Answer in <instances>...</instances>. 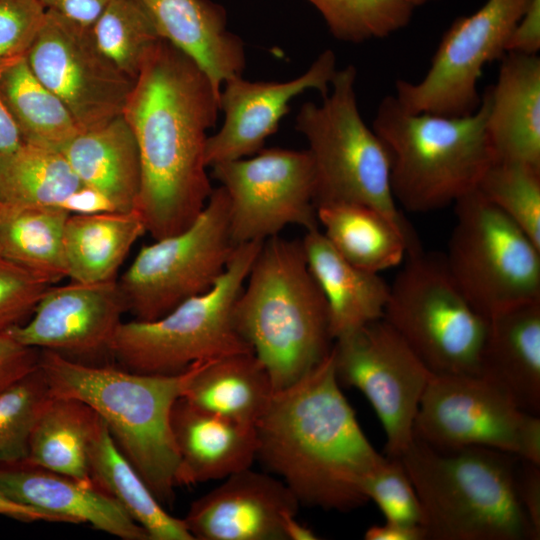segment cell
Returning a JSON list of instances; mask_svg holds the SVG:
<instances>
[{"label":"cell","instance_id":"cell-1","mask_svg":"<svg viewBox=\"0 0 540 540\" xmlns=\"http://www.w3.org/2000/svg\"><path fill=\"white\" fill-rule=\"evenodd\" d=\"M220 91L186 54L162 39L149 53L123 110L138 145L136 210L155 239L186 229L213 188L205 157Z\"/></svg>","mask_w":540,"mask_h":540},{"label":"cell","instance_id":"cell-2","mask_svg":"<svg viewBox=\"0 0 540 540\" xmlns=\"http://www.w3.org/2000/svg\"><path fill=\"white\" fill-rule=\"evenodd\" d=\"M255 427L257 459L300 504L348 512L369 501L365 484L385 456L343 395L332 350L301 379L274 391Z\"/></svg>","mask_w":540,"mask_h":540},{"label":"cell","instance_id":"cell-3","mask_svg":"<svg viewBox=\"0 0 540 540\" xmlns=\"http://www.w3.org/2000/svg\"><path fill=\"white\" fill-rule=\"evenodd\" d=\"M198 362L177 374H145L97 366L40 350L39 367L51 395L87 404L158 501L170 503L179 486V456L171 412Z\"/></svg>","mask_w":540,"mask_h":540},{"label":"cell","instance_id":"cell-4","mask_svg":"<svg viewBox=\"0 0 540 540\" xmlns=\"http://www.w3.org/2000/svg\"><path fill=\"white\" fill-rule=\"evenodd\" d=\"M238 334L265 366L274 391L286 388L331 352L328 309L301 241L264 240L233 308Z\"/></svg>","mask_w":540,"mask_h":540},{"label":"cell","instance_id":"cell-5","mask_svg":"<svg viewBox=\"0 0 540 540\" xmlns=\"http://www.w3.org/2000/svg\"><path fill=\"white\" fill-rule=\"evenodd\" d=\"M426 540H538L515 490L518 458L491 448L439 450L414 438L399 457Z\"/></svg>","mask_w":540,"mask_h":540},{"label":"cell","instance_id":"cell-6","mask_svg":"<svg viewBox=\"0 0 540 540\" xmlns=\"http://www.w3.org/2000/svg\"><path fill=\"white\" fill-rule=\"evenodd\" d=\"M488 111L486 90L477 110L459 117L412 113L394 95L384 97L372 129L389 154L395 201L412 212H429L477 189L495 161Z\"/></svg>","mask_w":540,"mask_h":540},{"label":"cell","instance_id":"cell-7","mask_svg":"<svg viewBox=\"0 0 540 540\" xmlns=\"http://www.w3.org/2000/svg\"><path fill=\"white\" fill-rule=\"evenodd\" d=\"M263 242L237 245L209 290L186 299L162 317L122 321L110 354L127 370L168 375L181 373L196 362L253 353L234 326L233 308Z\"/></svg>","mask_w":540,"mask_h":540},{"label":"cell","instance_id":"cell-8","mask_svg":"<svg viewBox=\"0 0 540 540\" xmlns=\"http://www.w3.org/2000/svg\"><path fill=\"white\" fill-rule=\"evenodd\" d=\"M353 65L337 70L321 104L304 103L295 120L307 140L315 175V207L356 203L406 222L394 199L388 151L358 109Z\"/></svg>","mask_w":540,"mask_h":540},{"label":"cell","instance_id":"cell-9","mask_svg":"<svg viewBox=\"0 0 540 540\" xmlns=\"http://www.w3.org/2000/svg\"><path fill=\"white\" fill-rule=\"evenodd\" d=\"M383 319L434 375H478L489 319L451 276L444 256L407 254Z\"/></svg>","mask_w":540,"mask_h":540},{"label":"cell","instance_id":"cell-10","mask_svg":"<svg viewBox=\"0 0 540 540\" xmlns=\"http://www.w3.org/2000/svg\"><path fill=\"white\" fill-rule=\"evenodd\" d=\"M445 258L468 301L488 319L540 301V246L477 189L454 203Z\"/></svg>","mask_w":540,"mask_h":540},{"label":"cell","instance_id":"cell-11","mask_svg":"<svg viewBox=\"0 0 540 540\" xmlns=\"http://www.w3.org/2000/svg\"><path fill=\"white\" fill-rule=\"evenodd\" d=\"M236 246L228 197L220 186L186 229L139 250L118 280L127 312L135 320H155L206 292L226 269Z\"/></svg>","mask_w":540,"mask_h":540},{"label":"cell","instance_id":"cell-12","mask_svg":"<svg viewBox=\"0 0 540 540\" xmlns=\"http://www.w3.org/2000/svg\"><path fill=\"white\" fill-rule=\"evenodd\" d=\"M413 435L439 450L486 447L540 464V417L479 375H433Z\"/></svg>","mask_w":540,"mask_h":540},{"label":"cell","instance_id":"cell-13","mask_svg":"<svg viewBox=\"0 0 540 540\" xmlns=\"http://www.w3.org/2000/svg\"><path fill=\"white\" fill-rule=\"evenodd\" d=\"M530 0H487L444 32L422 80H397L399 103L412 113L466 116L477 110L486 64L507 53L508 38Z\"/></svg>","mask_w":540,"mask_h":540},{"label":"cell","instance_id":"cell-14","mask_svg":"<svg viewBox=\"0 0 540 540\" xmlns=\"http://www.w3.org/2000/svg\"><path fill=\"white\" fill-rule=\"evenodd\" d=\"M339 384L361 391L386 435V457L399 458L414 440L413 426L433 373L382 318L334 340Z\"/></svg>","mask_w":540,"mask_h":540},{"label":"cell","instance_id":"cell-15","mask_svg":"<svg viewBox=\"0 0 540 540\" xmlns=\"http://www.w3.org/2000/svg\"><path fill=\"white\" fill-rule=\"evenodd\" d=\"M211 167L228 197L235 245L264 241L288 225L306 231L318 228L314 166L308 150L262 148L252 156Z\"/></svg>","mask_w":540,"mask_h":540},{"label":"cell","instance_id":"cell-16","mask_svg":"<svg viewBox=\"0 0 540 540\" xmlns=\"http://www.w3.org/2000/svg\"><path fill=\"white\" fill-rule=\"evenodd\" d=\"M25 58L36 78L65 105L81 132L123 114L134 80L100 51L91 27L46 10Z\"/></svg>","mask_w":540,"mask_h":540},{"label":"cell","instance_id":"cell-17","mask_svg":"<svg viewBox=\"0 0 540 540\" xmlns=\"http://www.w3.org/2000/svg\"><path fill=\"white\" fill-rule=\"evenodd\" d=\"M127 312L118 281L48 287L29 321L8 329L20 344L64 356L110 353Z\"/></svg>","mask_w":540,"mask_h":540},{"label":"cell","instance_id":"cell-18","mask_svg":"<svg viewBox=\"0 0 540 540\" xmlns=\"http://www.w3.org/2000/svg\"><path fill=\"white\" fill-rule=\"evenodd\" d=\"M336 71V56L328 49L305 73L289 81L251 82L242 75L225 80L219 95V109L224 112L225 120L221 129L207 138V165L259 152L288 114L290 101L309 89L325 96Z\"/></svg>","mask_w":540,"mask_h":540},{"label":"cell","instance_id":"cell-19","mask_svg":"<svg viewBox=\"0 0 540 540\" xmlns=\"http://www.w3.org/2000/svg\"><path fill=\"white\" fill-rule=\"evenodd\" d=\"M223 480L183 518L193 540H286L300 503L281 479L248 468Z\"/></svg>","mask_w":540,"mask_h":540},{"label":"cell","instance_id":"cell-20","mask_svg":"<svg viewBox=\"0 0 540 540\" xmlns=\"http://www.w3.org/2000/svg\"><path fill=\"white\" fill-rule=\"evenodd\" d=\"M0 492L60 523H87L123 540H149L145 530L93 481L85 482L25 462L0 465Z\"/></svg>","mask_w":540,"mask_h":540},{"label":"cell","instance_id":"cell-21","mask_svg":"<svg viewBox=\"0 0 540 540\" xmlns=\"http://www.w3.org/2000/svg\"><path fill=\"white\" fill-rule=\"evenodd\" d=\"M179 456L178 483L190 485L251 468L257 459L256 427L198 408L180 397L171 412Z\"/></svg>","mask_w":540,"mask_h":540},{"label":"cell","instance_id":"cell-22","mask_svg":"<svg viewBox=\"0 0 540 540\" xmlns=\"http://www.w3.org/2000/svg\"><path fill=\"white\" fill-rule=\"evenodd\" d=\"M485 90L487 134L495 161L540 168L539 56L507 52L496 83Z\"/></svg>","mask_w":540,"mask_h":540},{"label":"cell","instance_id":"cell-23","mask_svg":"<svg viewBox=\"0 0 540 540\" xmlns=\"http://www.w3.org/2000/svg\"><path fill=\"white\" fill-rule=\"evenodd\" d=\"M478 375L521 410L540 415V301L489 318Z\"/></svg>","mask_w":540,"mask_h":540},{"label":"cell","instance_id":"cell-24","mask_svg":"<svg viewBox=\"0 0 540 540\" xmlns=\"http://www.w3.org/2000/svg\"><path fill=\"white\" fill-rule=\"evenodd\" d=\"M161 37L190 57L221 91L242 75L245 49L227 29L224 8L210 0H142Z\"/></svg>","mask_w":540,"mask_h":540},{"label":"cell","instance_id":"cell-25","mask_svg":"<svg viewBox=\"0 0 540 540\" xmlns=\"http://www.w3.org/2000/svg\"><path fill=\"white\" fill-rule=\"evenodd\" d=\"M61 152L83 188L100 198L108 211L136 210L141 163L136 138L123 115L80 132Z\"/></svg>","mask_w":540,"mask_h":540},{"label":"cell","instance_id":"cell-26","mask_svg":"<svg viewBox=\"0 0 540 540\" xmlns=\"http://www.w3.org/2000/svg\"><path fill=\"white\" fill-rule=\"evenodd\" d=\"M308 268L325 299L333 340L383 318L389 285L379 273L343 258L319 228L301 240Z\"/></svg>","mask_w":540,"mask_h":540},{"label":"cell","instance_id":"cell-27","mask_svg":"<svg viewBox=\"0 0 540 540\" xmlns=\"http://www.w3.org/2000/svg\"><path fill=\"white\" fill-rule=\"evenodd\" d=\"M318 224L332 247L347 261L380 273L400 265L420 249L413 230L386 213L363 204L331 203L316 207Z\"/></svg>","mask_w":540,"mask_h":540},{"label":"cell","instance_id":"cell-28","mask_svg":"<svg viewBox=\"0 0 540 540\" xmlns=\"http://www.w3.org/2000/svg\"><path fill=\"white\" fill-rule=\"evenodd\" d=\"M274 388L254 353H237L198 362L182 398L192 405L256 426Z\"/></svg>","mask_w":540,"mask_h":540},{"label":"cell","instance_id":"cell-29","mask_svg":"<svg viewBox=\"0 0 540 540\" xmlns=\"http://www.w3.org/2000/svg\"><path fill=\"white\" fill-rule=\"evenodd\" d=\"M145 232L137 210L71 212L63 240L67 277L79 283L115 280L132 245Z\"/></svg>","mask_w":540,"mask_h":540},{"label":"cell","instance_id":"cell-30","mask_svg":"<svg viewBox=\"0 0 540 540\" xmlns=\"http://www.w3.org/2000/svg\"><path fill=\"white\" fill-rule=\"evenodd\" d=\"M92 481L129 514L149 540H193L184 520L172 516L154 496L140 474L97 417L89 445Z\"/></svg>","mask_w":540,"mask_h":540},{"label":"cell","instance_id":"cell-31","mask_svg":"<svg viewBox=\"0 0 540 540\" xmlns=\"http://www.w3.org/2000/svg\"><path fill=\"white\" fill-rule=\"evenodd\" d=\"M97 417L80 400L51 395L33 427L24 462L91 482L88 453Z\"/></svg>","mask_w":540,"mask_h":540},{"label":"cell","instance_id":"cell-32","mask_svg":"<svg viewBox=\"0 0 540 540\" xmlns=\"http://www.w3.org/2000/svg\"><path fill=\"white\" fill-rule=\"evenodd\" d=\"M70 213L0 202V255L50 284L67 277L63 240Z\"/></svg>","mask_w":540,"mask_h":540},{"label":"cell","instance_id":"cell-33","mask_svg":"<svg viewBox=\"0 0 540 540\" xmlns=\"http://www.w3.org/2000/svg\"><path fill=\"white\" fill-rule=\"evenodd\" d=\"M0 97L24 143L61 151L81 131L61 100L22 57L0 72Z\"/></svg>","mask_w":540,"mask_h":540},{"label":"cell","instance_id":"cell-34","mask_svg":"<svg viewBox=\"0 0 540 540\" xmlns=\"http://www.w3.org/2000/svg\"><path fill=\"white\" fill-rule=\"evenodd\" d=\"M82 189L68 160L56 149L23 142L0 162V202L67 209Z\"/></svg>","mask_w":540,"mask_h":540},{"label":"cell","instance_id":"cell-35","mask_svg":"<svg viewBox=\"0 0 540 540\" xmlns=\"http://www.w3.org/2000/svg\"><path fill=\"white\" fill-rule=\"evenodd\" d=\"M91 32L100 51L134 81L163 39L142 0H109Z\"/></svg>","mask_w":540,"mask_h":540},{"label":"cell","instance_id":"cell-36","mask_svg":"<svg viewBox=\"0 0 540 540\" xmlns=\"http://www.w3.org/2000/svg\"><path fill=\"white\" fill-rule=\"evenodd\" d=\"M323 16L338 40L362 43L404 28L414 7L406 0H307Z\"/></svg>","mask_w":540,"mask_h":540},{"label":"cell","instance_id":"cell-37","mask_svg":"<svg viewBox=\"0 0 540 540\" xmlns=\"http://www.w3.org/2000/svg\"><path fill=\"white\" fill-rule=\"evenodd\" d=\"M477 190L540 246V168L495 161Z\"/></svg>","mask_w":540,"mask_h":540},{"label":"cell","instance_id":"cell-38","mask_svg":"<svg viewBox=\"0 0 540 540\" xmlns=\"http://www.w3.org/2000/svg\"><path fill=\"white\" fill-rule=\"evenodd\" d=\"M50 397L40 367L0 394V465L26 460L33 427Z\"/></svg>","mask_w":540,"mask_h":540},{"label":"cell","instance_id":"cell-39","mask_svg":"<svg viewBox=\"0 0 540 540\" xmlns=\"http://www.w3.org/2000/svg\"><path fill=\"white\" fill-rule=\"evenodd\" d=\"M365 494L386 521L423 527V510L400 458L386 457L365 484Z\"/></svg>","mask_w":540,"mask_h":540},{"label":"cell","instance_id":"cell-40","mask_svg":"<svg viewBox=\"0 0 540 540\" xmlns=\"http://www.w3.org/2000/svg\"><path fill=\"white\" fill-rule=\"evenodd\" d=\"M51 285L0 255V332L23 324Z\"/></svg>","mask_w":540,"mask_h":540},{"label":"cell","instance_id":"cell-41","mask_svg":"<svg viewBox=\"0 0 540 540\" xmlns=\"http://www.w3.org/2000/svg\"><path fill=\"white\" fill-rule=\"evenodd\" d=\"M45 15L38 0H0V65L25 57Z\"/></svg>","mask_w":540,"mask_h":540},{"label":"cell","instance_id":"cell-42","mask_svg":"<svg viewBox=\"0 0 540 540\" xmlns=\"http://www.w3.org/2000/svg\"><path fill=\"white\" fill-rule=\"evenodd\" d=\"M40 351L0 332V394L39 367Z\"/></svg>","mask_w":540,"mask_h":540},{"label":"cell","instance_id":"cell-43","mask_svg":"<svg viewBox=\"0 0 540 540\" xmlns=\"http://www.w3.org/2000/svg\"><path fill=\"white\" fill-rule=\"evenodd\" d=\"M515 490L535 533L540 538V464L518 458Z\"/></svg>","mask_w":540,"mask_h":540},{"label":"cell","instance_id":"cell-44","mask_svg":"<svg viewBox=\"0 0 540 540\" xmlns=\"http://www.w3.org/2000/svg\"><path fill=\"white\" fill-rule=\"evenodd\" d=\"M540 50V0H530L525 12L512 30L507 52L537 55Z\"/></svg>","mask_w":540,"mask_h":540},{"label":"cell","instance_id":"cell-45","mask_svg":"<svg viewBox=\"0 0 540 540\" xmlns=\"http://www.w3.org/2000/svg\"><path fill=\"white\" fill-rule=\"evenodd\" d=\"M46 10L54 11L80 25L91 27L109 0H38Z\"/></svg>","mask_w":540,"mask_h":540},{"label":"cell","instance_id":"cell-46","mask_svg":"<svg viewBox=\"0 0 540 540\" xmlns=\"http://www.w3.org/2000/svg\"><path fill=\"white\" fill-rule=\"evenodd\" d=\"M366 540H426L420 525H408L386 521L383 525H372L364 533Z\"/></svg>","mask_w":540,"mask_h":540},{"label":"cell","instance_id":"cell-47","mask_svg":"<svg viewBox=\"0 0 540 540\" xmlns=\"http://www.w3.org/2000/svg\"><path fill=\"white\" fill-rule=\"evenodd\" d=\"M5 65L7 64L0 65V72ZM22 143V138L0 97V162L16 151Z\"/></svg>","mask_w":540,"mask_h":540},{"label":"cell","instance_id":"cell-48","mask_svg":"<svg viewBox=\"0 0 540 540\" xmlns=\"http://www.w3.org/2000/svg\"><path fill=\"white\" fill-rule=\"evenodd\" d=\"M0 515L7 516L23 522H59L54 516L38 509L19 504L8 499L0 492Z\"/></svg>","mask_w":540,"mask_h":540},{"label":"cell","instance_id":"cell-49","mask_svg":"<svg viewBox=\"0 0 540 540\" xmlns=\"http://www.w3.org/2000/svg\"><path fill=\"white\" fill-rule=\"evenodd\" d=\"M284 533L286 540H315L317 535L312 529L301 524L296 520V516H290L286 519L284 525Z\"/></svg>","mask_w":540,"mask_h":540},{"label":"cell","instance_id":"cell-50","mask_svg":"<svg viewBox=\"0 0 540 540\" xmlns=\"http://www.w3.org/2000/svg\"><path fill=\"white\" fill-rule=\"evenodd\" d=\"M406 1H408L413 7H416V6L424 5L434 0H406Z\"/></svg>","mask_w":540,"mask_h":540}]
</instances>
